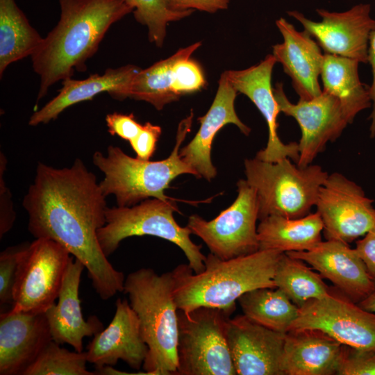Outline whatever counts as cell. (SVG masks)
<instances>
[{
  "instance_id": "cell-23",
  "label": "cell",
  "mask_w": 375,
  "mask_h": 375,
  "mask_svg": "<svg viewBox=\"0 0 375 375\" xmlns=\"http://www.w3.org/2000/svg\"><path fill=\"white\" fill-rule=\"evenodd\" d=\"M141 69L127 65L116 69H107L104 74H91L84 80L67 78L62 80V88L57 96L31 116L28 124L38 126L56 119L67 108L78 103L92 100L102 92L112 98L123 100L128 97L131 84Z\"/></svg>"
},
{
  "instance_id": "cell-20",
  "label": "cell",
  "mask_w": 375,
  "mask_h": 375,
  "mask_svg": "<svg viewBox=\"0 0 375 375\" xmlns=\"http://www.w3.org/2000/svg\"><path fill=\"white\" fill-rule=\"evenodd\" d=\"M237 91L231 84L226 72L222 74L219 86L208 112L198 119L200 128L194 138L180 149L182 160L197 174V178L210 181L217 175V169L211 160L213 140L220 129L228 124H233L248 135L251 131L238 117L235 110Z\"/></svg>"
},
{
  "instance_id": "cell-37",
  "label": "cell",
  "mask_w": 375,
  "mask_h": 375,
  "mask_svg": "<svg viewBox=\"0 0 375 375\" xmlns=\"http://www.w3.org/2000/svg\"><path fill=\"white\" fill-rule=\"evenodd\" d=\"M160 135L161 128L159 126L146 122L138 135L129 142L136 158L149 160L155 152Z\"/></svg>"
},
{
  "instance_id": "cell-4",
  "label": "cell",
  "mask_w": 375,
  "mask_h": 375,
  "mask_svg": "<svg viewBox=\"0 0 375 375\" xmlns=\"http://www.w3.org/2000/svg\"><path fill=\"white\" fill-rule=\"evenodd\" d=\"M173 272L158 275L142 267L125 278L124 292L138 317L142 336L148 347L142 365L149 375H176L178 316L173 291Z\"/></svg>"
},
{
  "instance_id": "cell-25",
  "label": "cell",
  "mask_w": 375,
  "mask_h": 375,
  "mask_svg": "<svg viewBox=\"0 0 375 375\" xmlns=\"http://www.w3.org/2000/svg\"><path fill=\"white\" fill-rule=\"evenodd\" d=\"M260 221L258 250L309 251L322 241L324 226L317 212L299 218L270 215Z\"/></svg>"
},
{
  "instance_id": "cell-9",
  "label": "cell",
  "mask_w": 375,
  "mask_h": 375,
  "mask_svg": "<svg viewBox=\"0 0 375 375\" xmlns=\"http://www.w3.org/2000/svg\"><path fill=\"white\" fill-rule=\"evenodd\" d=\"M72 256L60 244L35 238L20 256L13 288L12 312H45L58 297Z\"/></svg>"
},
{
  "instance_id": "cell-5",
  "label": "cell",
  "mask_w": 375,
  "mask_h": 375,
  "mask_svg": "<svg viewBox=\"0 0 375 375\" xmlns=\"http://www.w3.org/2000/svg\"><path fill=\"white\" fill-rule=\"evenodd\" d=\"M193 113L181 122L176 144L165 159L143 160L125 153L119 147L109 146L106 155L96 151L92 156L94 165L104 174L99 183L105 197L114 195L117 206L131 207L141 201L156 198L174 200L165 194L171 182L177 176L196 172L181 158L180 147L190 131Z\"/></svg>"
},
{
  "instance_id": "cell-2",
  "label": "cell",
  "mask_w": 375,
  "mask_h": 375,
  "mask_svg": "<svg viewBox=\"0 0 375 375\" xmlns=\"http://www.w3.org/2000/svg\"><path fill=\"white\" fill-rule=\"evenodd\" d=\"M60 17L31 55L40 76L38 101L59 81L84 72L110 27L133 8L126 0H58Z\"/></svg>"
},
{
  "instance_id": "cell-39",
  "label": "cell",
  "mask_w": 375,
  "mask_h": 375,
  "mask_svg": "<svg viewBox=\"0 0 375 375\" xmlns=\"http://www.w3.org/2000/svg\"><path fill=\"white\" fill-rule=\"evenodd\" d=\"M171 9L175 11L198 10L215 13L228 7L229 0H167Z\"/></svg>"
},
{
  "instance_id": "cell-38",
  "label": "cell",
  "mask_w": 375,
  "mask_h": 375,
  "mask_svg": "<svg viewBox=\"0 0 375 375\" xmlns=\"http://www.w3.org/2000/svg\"><path fill=\"white\" fill-rule=\"evenodd\" d=\"M0 187H1V207H0V238H1L12 227L15 219V213L11 201L10 194L6 186L3 174L7 160L2 153L0 158Z\"/></svg>"
},
{
  "instance_id": "cell-32",
  "label": "cell",
  "mask_w": 375,
  "mask_h": 375,
  "mask_svg": "<svg viewBox=\"0 0 375 375\" xmlns=\"http://www.w3.org/2000/svg\"><path fill=\"white\" fill-rule=\"evenodd\" d=\"M126 1L133 8L135 20L147 26L149 41L158 47H161L164 43L168 24L181 20L194 11L173 10L167 0Z\"/></svg>"
},
{
  "instance_id": "cell-36",
  "label": "cell",
  "mask_w": 375,
  "mask_h": 375,
  "mask_svg": "<svg viewBox=\"0 0 375 375\" xmlns=\"http://www.w3.org/2000/svg\"><path fill=\"white\" fill-rule=\"evenodd\" d=\"M105 120L110 134L117 135L129 142L138 135L143 126L132 113H110L106 116Z\"/></svg>"
},
{
  "instance_id": "cell-30",
  "label": "cell",
  "mask_w": 375,
  "mask_h": 375,
  "mask_svg": "<svg viewBox=\"0 0 375 375\" xmlns=\"http://www.w3.org/2000/svg\"><path fill=\"white\" fill-rule=\"evenodd\" d=\"M276 288L282 290L299 308L308 301L328 295L332 290L322 276L305 265V262L284 253L274 276Z\"/></svg>"
},
{
  "instance_id": "cell-16",
  "label": "cell",
  "mask_w": 375,
  "mask_h": 375,
  "mask_svg": "<svg viewBox=\"0 0 375 375\" xmlns=\"http://www.w3.org/2000/svg\"><path fill=\"white\" fill-rule=\"evenodd\" d=\"M276 62L272 54L267 55L258 64L242 70H228V78L237 92L245 94L255 104L268 126V141L256 158L275 162L285 158L297 162L299 147L297 142L283 143L278 135L277 118L281 112L272 87V74Z\"/></svg>"
},
{
  "instance_id": "cell-19",
  "label": "cell",
  "mask_w": 375,
  "mask_h": 375,
  "mask_svg": "<svg viewBox=\"0 0 375 375\" xmlns=\"http://www.w3.org/2000/svg\"><path fill=\"white\" fill-rule=\"evenodd\" d=\"M286 253L309 264L356 303L367 297L374 288V279L355 249L343 242L326 240L311 250Z\"/></svg>"
},
{
  "instance_id": "cell-33",
  "label": "cell",
  "mask_w": 375,
  "mask_h": 375,
  "mask_svg": "<svg viewBox=\"0 0 375 375\" xmlns=\"http://www.w3.org/2000/svg\"><path fill=\"white\" fill-rule=\"evenodd\" d=\"M206 79L200 65L190 58L177 61L172 69V90L178 96L200 90Z\"/></svg>"
},
{
  "instance_id": "cell-21",
  "label": "cell",
  "mask_w": 375,
  "mask_h": 375,
  "mask_svg": "<svg viewBox=\"0 0 375 375\" xmlns=\"http://www.w3.org/2000/svg\"><path fill=\"white\" fill-rule=\"evenodd\" d=\"M283 42L273 46L272 55L292 80L301 100H310L322 93L319 83L324 54L319 45L306 31H299L285 18L276 21Z\"/></svg>"
},
{
  "instance_id": "cell-10",
  "label": "cell",
  "mask_w": 375,
  "mask_h": 375,
  "mask_svg": "<svg viewBox=\"0 0 375 375\" xmlns=\"http://www.w3.org/2000/svg\"><path fill=\"white\" fill-rule=\"evenodd\" d=\"M234 202L215 219L207 221L198 215L189 217L187 226L222 259L247 255L258 250L256 222L258 204L255 190L246 179L237 183Z\"/></svg>"
},
{
  "instance_id": "cell-3",
  "label": "cell",
  "mask_w": 375,
  "mask_h": 375,
  "mask_svg": "<svg viewBox=\"0 0 375 375\" xmlns=\"http://www.w3.org/2000/svg\"><path fill=\"white\" fill-rule=\"evenodd\" d=\"M284 252L258 250L230 259L207 255L205 269L195 273L182 264L173 270V291L178 309L189 312L201 306L235 308V301L247 292L260 288H276L274 276Z\"/></svg>"
},
{
  "instance_id": "cell-28",
  "label": "cell",
  "mask_w": 375,
  "mask_h": 375,
  "mask_svg": "<svg viewBox=\"0 0 375 375\" xmlns=\"http://www.w3.org/2000/svg\"><path fill=\"white\" fill-rule=\"evenodd\" d=\"M201 44L197 42L180 49L170 57L140 69L132 81L128 98L146 101L158 110L177 101L180 97L172 90L173 67L179 60L190 58Z\"/></svg>"
},
{
  "instance_id": "cell-31",
  "label": "cell",
  "mask_w": 375,
  "mask_h": 375,
  "mask_svg": "<svg viewBox=\"0 0 375 375\" xmlns=\"http://www.w3.org/2000/svg\"><path fill=\"white\" fill-rule=\"evenodd\" d=\"M85 351H70L53 340L24 375H94L87 369Z\"/></svg>"
},
{
  "instance_id": "cell-41",
  "label": "cell",
  "mask_w": 375,
  "mask_h": 375,
  "mask_svg": "<svg viewBox=\"0 0 375 375\" xmlns=\"http://www.w3.org/2000/svg\"><path fill=\"white\" fill-rule=\"evenodd\" d=\"M368 62L372 67V81L369 86V93L372 100V110L369 116L371 125L369 128L370 136H375V29L372 31L369 39Z\"/></svg>"
},
{
  "instance_id": "cell-42",
  "label": "cell",
  "mask_w": 375,
  "mask_h": 375,
  "mask_svg": "<svg viewBox=\"0 0 375 375\" xmlns=\"http://www.w3.org/2000/svg\"><path fill=\"white\" fill-rule=\"evenodd\" d=\"M374 288L372 293L358 304L366 310L375 313V279Z\"/></svg>"
},
{
  "instance_id": "cell-6",
  "label": "cell",
  "mask_w": 375,
  "mask_h": 375,
  "mask_svg": "<svg viewBox=\"0 0 375 375\" xmlns=\"http://www.w3.org/2000/svg\"><path fill=\"white\" fill-rule=\"evenodd\" d=\"M244 172L256 193L259 220L270 215L299 218L308 215L328 176L317 165L300 167L290 158L271 162L256 157L244 160Z\"/></svg>"
},
{
  "instance_id": "cell-29",
  "label": "cell",
  "mask_w": 375,
  "mask_h": 375,
  "mask_svg": "<svg viewBox=\"0 0 375 375\" xmlns=\"http://www.w3.org/2000/svg\"><path fill=\"white\" fill-rule=\"evenodd\" d=\"M238 302L243 315L266 328L287 333L297 319L299 308L277 288H260L247 292Z\"/></svg>"
},
{
  "instance_id": "cell-35",
  "label": "cell",
  "mask_w": 375,
  "mask_h": 375,
  "mask_svg": "<svg viewBox=\"0 0 375 375\" xmlns=\"http://www.w3.org/2000/svg\"><path fill=\"white\" fill-rule=\"evenodd\" d=\"M25 244L7 248L0 254V305L1 307L5 304H12L13 288L21 253Z\"/></svg>"
},
{
  "instance_id": "cell-14",
  "label": "cell",
  "mask_w": 375,
  "mask_h": 375,
  "mask_svg": "<svg viewBox=\"0 0 375 375\" xmlns=\"http://www.w3.org/2000/svg\"><path fill=\"white\" fill-rule=\"evenodd\" d=\"M321 22H314L297 10L288 12L299 22L325 53L368 63L370 33L375 29L369 3H359L343 12L317 8Z\"/></svg>"
},
{
  "instance_id": "cell-26",
  "label": "cell",
  "mask_w": 375,
  "mask_h": 375,
  "mask_svg": "<svg viewBox=\"0 0 375 375\" xmlns=\"http://www.w3.org/2000/svg\"><path fill=\"white\" fill-rule=\"evenodd\" d=\"M359 63L349 58L324 54L321 71L323 90L338 99L348 124L360 111L372 106L369 87L359 78Z\"/></svg>"
},
{
  "instance_id": "cell-12",
  "label": "cell",
  "mask_w": 375,
  "mask_h": 375,
  "mask_svg": "<svg viewBox=\"0 0 375 375\" xmlns=\"http://www.w3.org/2000/svg\"><path fill=\"white\" fill-rule=\"evenodd\" d=\"M319 330L342 344L375 350V313L342 294L332 292L299 308L291 329Z\"/></svg>"
},
{
  "instance_id": "cell-17",
  "label": "cell",
  "mask_w": 375,
  "mask_h": 375,
  "mask_svg": "<svg viewBox=\"0 0 375 375\" xmlns=\"http://www.w3.org/2000/svg\"><path fill=\"white\" fill-rule=\"evenodd\" d=\"M109 325L94 335L85 351L88 362L95 369L114 366L119 360L139 370L148 353L138 315L127 299H117Z\"/></svg>"
},
{
  "instance_id": "cell-34",
  "label": "cell",
  "mask_w": 375,
  "mask_h": 375,
  "mask_svg": "<svg viewBox=\"0 0 375 375\" xmlns=\"http://www.w3.org/2000/svg\"><path fill=\"white\" fill-rule=\"evenodd\" d=\"M336 374L375 375V350H362L342 344Z\"/></svg>"
},
{
  "instance_id": "cell-27",
  "label": "cell",
  "mask_w": 375,
  "mask_h": 375,
  "mask_svg": "<svg viewBox=\"0 0 375 375\" xmlns=\"http://www.w3.org/2000/svg\"><path fill=\"white\" fill-rule=\"evenodd\" d=\"M43 38L15 0H0V76L12 62L31 56Z\"/></svg>"
},
{
  "instance_id": "cell-18",
  "label": "cell",
  "mask_w": 375,
  "mask_h": 375,
  "mask_svg": "<svg viewBox=\"0 0 375 375\" xmlns=\"http://www.w3.org/2000/svg\"><path fill=\"white\" fill-rule=\"evenodd\" d=\"M51 340L44 312H1L0 375H24Z\"/></svg>"
},
{
  "instance_id": "cell-40",
  "label": "cell",
  "mask_w": 375,
  "mask_h": 375,
  "mask_svg": "<svg viewBox=\"0 0 375 375\" xmlns=\"http://www.w3.org/2000/svg\"><path fill=\"white\" fill-rule=\"evenodd\" d=\"M356 243V253L364 262L368 274L375 279V226Z\"/></svg>"
},
{
  "instance_id": "cell-11",
  "label": "cell",
  "mask_w": 375,
  "mask_h": 375,
  "mask_svg": "<svg viewBox=\"0 0 375 375\" xmlns=\"http://www.w3.org/2000/svg\"><path fill=\"white\" fill-rule=\"evenodd\" d=\"M374 201L342 174H328L319 188L315 206L326 240L349 244L375 226Z\"/></svg>"
},
{
  "instance_id": "cell-24",
  "label": "cell",
  "mask_w": 375,
  "mask_h": 375,
  "mask_svg": "<svg viewBox=\"0 0 375 375\" xmlns=\"http://www.w3.org/2000/svg\"><path fill=\"white\" fill-rule=\"evenodd\" d=\"M342 344L317 329H291L285 334L281 361L283 375L336 374Z\"/></svg>"
},
{
  "instance_id": "cell-13",
  "label": "cell",
  "mask_w": 375,
  "mask_h": 375,
  "mask_svg": "<svg viewBox=\"0 0 375 375\" xmlns=\"http://www.w3.org/2000/svg\"><path fill=\"white\" fill-rule=\"evenodd\" d=\"M274 93L281 112L293 117L300 127L301 137L298 143L297 165L307 167L328 142L340 137L348 124L340 102L333 94L322 90L310 100L299 99L293 103L286 97L282 83H276Z\"/></svg>"
},
{
  "instance_id": "cell-1",
  "label": "cell",
  "mask_w": 375,
  "mask_h": 375,
  "mask_svg": "<svg viewBox=\"0 0 375 375\" xmlns=\"http://www.w3.org/2000/svg\"><path fill=\"white\" fill-rule=\"evenodd\" d=\"M106 197L96 176L76 159L69 167L62 169L39 163L23 200L31 234L56 241L79 260L103 300L123 292L125 281L97 238L98 230L106 223Z\"/></svg>"
},
{
  "instance_id": "cell-15",
  "label": "cell",
  "mask_w": 375,
  "mask_h": 375,
  "mask_svg": "<svg viewBox=\"0 0 375 375\" xmlns=\"http://www.w3.org/2000/svg\"><path fill=\"white\" fill-rule=\"evenodd\" d=\"M226 334L237 374L283 375L281 361L286 333L239 315L228 319Z\"/></svg>"
},
{
  "instance_id": "cell-22",
  "label": "cell",
  "mask_w": 375,
  "mask_h": 375,
  "mask_svg": "<svg viewBox=\"0 0 375 375\" xmlns=\"http://www.w3.org/2000/svg\"><path fill=\"white\" fill-rule=\"evenodd\" d=\"M72 256L66 269L58 303L52 304L45 315L52 340L59 344H68L76 351H83L85 337L94 336L103 329V324L97 316L83 317L79 286L84 265Z\"/></svg>"
},
{
  "instance_id": "cell-8",
  "label": "cell",
  "mask_w": 375,
  "mask_h": 375,
  "mask_svg": "<svg viewBox=\"0 0 375 375\" xmlns=\"http://www.w3.org/2000/svg\"><path fill=\"white\" fill-rule=\"evenodd\" d=\"M235 308L178 309L176 375H235L226 326Z\"/></svg>"
},
{
  "instance_id": "cell-7",
  "label": "cell",
  "mask_w": 375,
  "mask_h": 375,
  "mask_svg": "<svg viewBox=\"0 0 375 375\" xmlns=\"http://www.w3.org/2000/svg\"><path fill=\"white\" fill-rule=\"evenodd\" d=\"M179 212L174 200L145 199L131 207H112L106 210V223L97 231L100 247L108 258L129 237L152 235L177 245L184 253L188 265L195 273L205 269L201 246L190 239L192 231L178 224L174 217Z\"/></svg>"
}]
</instances>
